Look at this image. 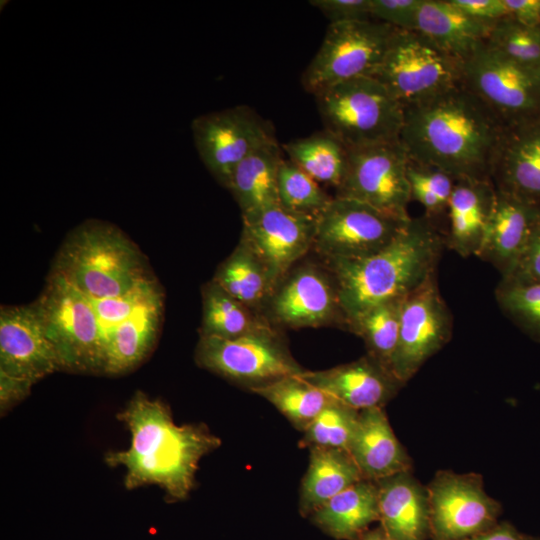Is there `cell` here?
Listing matches in <instances>:
<instances>
[{
	"mask_svg": "<svg viewBox=\"0 0 540 540\" xmlns=\"http://www.w3.org/2000/svg\"><path fill=\"white\" fill-rule=\"evenodd\" d=\"M509 128L465 83L404 107L399 141L409 159L460 178L491 179Z\"/></svg>",
	"mask_w": 540,
	"mask_h": 540,
	"instance_id": "cell-1",
	"label": "cell"
},
{
	"mask_svg": "<svg viewBox=\"0 0 540 540\" xmlns=\"http://www.w3.org/2000/svg\"><path fill=\"white\" fill-rule=\"evenodd\" d=\"M131 434L126 450L109 452V466H124V485L132 490L157 485L170 501L188 497L202 457L221 445L219 437L203 424L177 425L170 408L141 391L117 414Z\"/></svg>",
	"mask_w": 540,
	"mask_h": 540,
	"instance_id": "cell-2",
	"label": "cell"
},
{
	"mask_svg": "<svg viewBox=\"0 0 540 540\" xmlns=\"http://www.w3.org/2000/svg\"><path fill=\"white\" fill-rule=\"evenodd\" d=\"M444 247V233L424 215L411 217L399 236L372 256L321 260L334 278L346 329L368 309L406 297L435 274Z\"/></svg>",
	"mask_w": 540,
	"mask_h": 540,
	"instance_id": "cell-3",
	"label": "cell"
},
{
	"mask_svg": "<svg viewBox=\"0 0 540 540\" xmlns=\"http://www.w3.org/2000/svg\"><path fill=\"white\" fill-rule=\"evenodd\" d=\"M51 271L93 300L121 295L155 277L146 257L122 230L94 219L69 232Z\"/></svg>",
	"mask_w": 540,
	"mask_h": 540,
	"instance_id": "cell-4",
	"label": "cell"
},
{
	"mask_svg": "<svg viewBox=\"0 0 540 540\" xmlns=\"http://www.w3.org/2000/svg\"><path fill=\"white\" fill-rule=\"evenodd\" d=\"M315 99L324 130L348 149L399 141L404 107L376 78L337 83Z\"/></svg>",
	"mask_w": 540,
	"mask_h": 540,
	"instance_id": "cell-5",
	"label": "cell"
},
{
	"mask_svg": "<svg viewBox=\"0 0 540 540\" xmlns=\"http://www.w3.org/2000/svg\"><path fill=\"white\" fill-rule=\"evenodd\" d=\"M31 305L63 371L103 372L105 335L91 298L50 271L43 291Z\"/></svg>",
	"mask_w": 540,
	"mask_h": 540,
	"instance_id": "cell-6",
	"label": "cell"
},
{
	"mask_svg": "<svg viewBox=\"0 0 540 540\" xmlns=\"http://www.w3.org/2000/svg\"><path fill=\"white\" fill-rule=\"evenodd\" d=\"M283 330L268 325L233 338L199 336L198 366L252 391L306 370L290 353Z\"/></svg>",
	"mask_w": 540,
	"mask_h": 540,
	"instance_id": "cell-7",
	"label": "cell"
},
{
	"mask_svg": "<svg viewBox=\"0 0 540 540\" xmlns=\"http://www.w3.org/2000/svg\"><path fill=\"white\" fill-rule=\"evenodd\" d=\"M374 78L407 107L462 84V60L417 31L396 29Z\"/></svg>",
	"mask_w": 540,
	"mask_h": 540,
	"instance_id": "cell-8",
	"label": "cell"
},
{
	"mask_svg": "<svg viewBox=\"0 0 540 540\" xmlns=\"http://www.w3.org/2000/svg\"><path fill=\"white\" fill-rule=\"evenodd\" d=\"M462 66L465 85L507 128L540 123V69L518 64L486 42Z\"/></svg>",
	"mask_w": 540,
	"mask_h": 540,
	"instance_id": "cell-9",
	"label": "cell"
},
{
	"mask_svg": "<svg viewBox=\"0 0 540 540\" xmlns=\"http://www.w3.org/2000/svg\"><path fill=\"white\" fill-rule=\"evenodd\" d=\"M396 29L374 19L329 24L301 76L303 88L315 96L343 81L374 77Z\"/></svg>",
	"mask_w": 540,
	"mask_h": 540,
	"instance_id": "cell-10",
	"label": "cell"
},
{
	"mask_svg": "<svg viewBox=\"0 0 540 540\" xmlns=\"http://www.w3.org/2000/svg\"><path fill=\"white\" fill-rule=\"evenodd\" d=\"M410 218L401 219L361 201L334 196L317 217L311 252L320 260L372 256L388 247Z\"/></svg>",
	"mask_w": 540,
	"mask_h": 540,
	"instance_id": "cell-11",
	"label": "cell"
},
{
	"mask_svg": "<svg viewBox=\"0 0 540 540\" xmlns=\"http://www.w3.org/2000/svg\"><path fill=\"white\" fill-rule=\"evenodd\" d=\"M278 329L340 326L346 329L336 284L321 260L306 257L274 288L263 311Z\"/></svg>",
	"mask_w": 540,
	"mask_h": 540,
	"instance_id": "cell-12",
	"label": "cell"
},
{
	"mask_svg": "<svg viewBox=\"0 0 540 540\" xmlns=\"http://www.w3.org/2000/svg\"><path fill=\"white\" fill-rule=\"evenodd\" d=\"M426 488L432 540H465L498 523L501 505L484 490L481 474L438 470Z\"/></svg>",
	"mask_w": 540,
	"mask_h": 540,
	"instance_id": "cell-13",
	"label": "cell"
},
{
	"mask_svg": "<svg viewBox=\"0 0 540 540\" xmlns=\"http://www.w3.org/2000/svg\"><path fill=\"white\" fill-rule=\"evenodd\" d=\"M408 162L409 156L400 141L348 149L345 176L335 196L355 199L408 219Z\"/></svg>",
	"mask_w": 540,
	"mask_h": 540,
	"instance_id": "cell-14",
	"label": "cell"
},
{
	"mask_svg": "<svg viewBox=\"0 0 540 540\" xmlns=\"http://www.w3.org/2000/svg\"><path fill=\"white\" fill-rule=\"evenodd\" d=\"M191 131L202 163L226 189L239 163L275 138L270 122L245 105L200 115L192 121Z\"/></svg>",
	"mask_w": 540,
	"mask_h": 540,
	"instance_id": "cell-15",
	"label": "cell"
},
{
	"mask_svg": "<svg viewBox=\"0 0 540 540\" xmlns=\"http://www.w3.org/2000/svg\"><path fill=\"white\" fill-rule=\"evenodd\" d=\"M452 314L442 297L436 273L403 300L399 339L391 369L406 384L451 339Z\"/></svg>",
	"mask_w": 540,
	"mask_h": 540,
	"instance_id": "cell-16",
	"label": "cell"
},
{
	"mask_svg": "<svg viewBox=\"0 0 540 540\" xmlns=\"http://www.w3.org/2000/svg\"><path fill=\"white\" fill-rule=\"evenodd\" d=\"M240 240L265 266L273 287L312 251L317 217L275 206L242 218Z\"/></svg>",
	"mask_w": 540,
	"mask_h": 540,
	"instance_id": "cell-17",
	"label": "cell"
},
{
	"mask_svg": "<svg viewBox=\"0 0 540 540\" xmlns=\"http://www.w3.org/2000/svg\"><path fill=\"white\" fill-rule=\"evenodd\" d=\"M63 371L31 304L0 310V372L34 383Z\"/></svg>",
	"mask_w": 540,
	"mask_h": 540,
	"instance_id": "cell-18",
	"label": "cell"
},
{
	"mask_svg": "<svg viewBox=\"0 0 540 540\" xmlns=\"http://www.w3.org/2000/svg\"><path fill=\"white\" fill-rule=\"evenodd\" d=\"M300 376L358 411L384 408L405 385L389 368L368 354L330 369L306 370Z\"/></svg>",
	"mask_w": 540,
	"mask_h": 540,
	"instance_id": "cell-19",
	"label": "cell"
},
{
	"mask_svg": "<svg viewBox=\"0 0 540 540\" xmlns=\"http://www.w3.org/2000/svg\"><path fill=\"white\" fill-rule=\"evenodd\" d=\"M497 192L491 179H456L447 209L445 246L461 257L476 256L492 217Z\"/></svg>",
	"mask_w": 540,
	"mask_h": 540,
	"instance_id": "cell-20",
	"label": "cell"
},
{
	"mask_svg": "<svg viewBox=\"0 0 540 540\" xmlns=\"http://www.w3.org/2000/svg\"><path fill=\"white\" fill-rule=\"evenodd\" d=\"M497 197L478 258L508 276L523 254L540 219V206L496 190Z\"/></svg>",
	"mask_w": 540,
	"mask_h": 540,
	"instance_id": "cell-21",
	"label": "cell"
},
{
	"mask_svg": "<svg viewBox=\"0 0 540 540\" xmlns=\"http://www.w3.org/2000/svg\"><path fill=\"white\" fill-rule=\"evenodd\" d=\"M490 178L496 190L540 206V123L508 129Z\"/></svg>",
	"mask_w": 540,
	"mask_h": 540,
	"instance_id": "cell-22",
	"label": "cell"
},
{
	"mask_svg": "<svg viewBox=\"0 0 540 540\" xmlns=\"http://www.w3.org/2000/svg\"><path fill=\"white\" fill-rule=\"evenodd\" d=\"M348 452L366 480L377 481L412 471V459L395 436L384 408L359 412Z\"/></svg>",
	"mask_w": 540,
	"mask_h": 540,
	"instance_id": "cell-23",
	"label": "cell"
},
{
	"mask_svg": "<svg viewBox=\"0 0 540 540\" xmlns=\"http://www.w3.org/2000/svg\"><path fill=\"white\" fill-rule=\"evenodd\" d=\"M378 487L379 522L394 540H427L429 500L412 471L375 481Z\"/></svg>",
	"mask_w": 540,
	"mask_h": 540,
	"instance_id": "cell-24",
	"label": "cell"
},
{
	"mask_svg": "<svg viewBox=\"0 0 540 540\" xmlns=\"http://www.w3.org/2000/svg\"><path fill=\"white\" fill-rule=\"evenodd\" d=\"M495 22L468 15L451 0H423L414 31L445 52L464 60L486 42Z\"/></svg>",
	"mask_w": 540,
	"mask_h": 540,
	"instance_id": "cell-25",
	"label": "cell"
},
{
	"mask_svg": "<svg viewBox=\"0 0 540 540\" xmlns=\"http://www.w3.org/2000/svg\"><path fill=\"white\" fill-rule=\"evenodd\" d=\"M163 311L164 297H161L105 332L102 373L121 375L147 358L156 343Z\"/></svg>",
	"mask_w": 540,
	"mask_h": 540,
	"instance_id": "cell-26",
	"label": "cell"
},
{
	"mask_svg": "<svg viewBox=\"0 0 540 540\" xmlns=\"http://www.w3.org/2000/svg\"><path fill=\"white\" fill-rule=\"evenodd\" d=\"M283 159L275 137L250 153L236 167L227 189L238 204L242 218L280 205L278 176Z\"/></svg>",
	"mask_w": 540,
	"mask_h": 540,
	"instance_id": "cell-27",
	"label": "cell"
},
{
	"mask_svg": "<svg viewBox=\"0 0 540 540\" xmlns=\"http://www.w3.org/2000/svg\"><path fill=\"white\" fill-rule=\"evenodd\" d=\"M324 533L337 540H358L379 521L378 487L363 479L329 499L310 516Z\"/></svg>",
	"mask_w": 540,
	"mask_h": 540,
	"instance_id": "cell-28",
	"label": "cell"
},
{
	"mask_svg": "<svg viewBox=\"0 0 540 540\" xmlns=\"http://www.w3.org/2000/svg\"><path fill=\"white\" fill-rule=\"evenodd\" d=\"M309 451V466L301 483L299 499V512L304 517L364 479L347 450L311 448Z\"/></svg>",
	"mask_w": 540,
	"mask_h": 540,
	"instance_id": "cell-29",
	"label": "cell"
},
{
	"mask_svg": "<svg viewBox=\"0 0 540 540\" xmlns=\"http://www.w3.org/2000/svg\"><path fill=\"white\" fill-rule=\"evenodd\" d=\"M226 292L254 312L263 315L274 287L269 274L251 248L243 241L217 267L211 278Z\"/></svg>",
	"mask_w": 540,
	"mask_h": 540,
	"instance_id": "cell-30",
	"label": "cell"
},
{
	"mask_svg": "<svg viewBox=\"0 0 540 540\" xmlns=\"http://www.w3.org/2000/svg\"><path fill=\"white\" fill-rule=\"evenodd\" d=\"M202 319L199 336L237 338L270 323L235 299L212 279L201 287Z\"/></svg>",
	"mask_w": 540,
	"mask_h": 540,
	"instance_id": "cell-31",
	"label": "cell"
},
{
	"mask_svg": "<svg viewBox=\"0 0 540 540\" xmlns=\"http://www.w3.org/2000/svg\"><path fill=\"white\" fill-rule=\"evenodd\" d=\"M288 159L319 184L337 189L345 176L348 148L323 130L283 145Z\"/></svg>",
	"mask_w": 540,
	"mask_h": 540,
	"instance_id": "cell-32",
	"label": "cell"
},
{
	"mask_svg": "<svg viewBox=\"0 0 540 540\" xmlns=\"http://www.w3.org/2000/svg\"><path fill=\"white\" fill-rule=\"evenodd\" d=\"M252 392L272 403L299 431L336 399L299 375L283 377Z\"/></svg>",
	"mask_w": 540,
	"mask_h": 540,
	"instance_id": "cell-33",
	"label": "cell"
},
{
	"mask_svg": "<svg viewBox=\"0 0 540 540\" xmlns=\"http://www.w3.org/2000/svg\"><path fill=\"white\" fill-rule=\"evenodd\" d=\"M404 298L392 299L375 305L359 315L347 326L348 331L362 338L367 349L366 354L391 371L392 360L399 339Z\"/></svg>",
	"mask_w": 540,
	"mask_h": 540,
	"instance_id": "cell-34",
	"label": "cell"
},
{
	"mask_svg": "<svg viewBox=\"0 0 540 540\" xmlns=\"http://www.w3.org/2000/svg\"><path fill=\"white\" fill-rule=\"evenodd\" d=\"M358 410L335 400L303 431L301 448H333L348 451L355 433Z\"/></svg>",
	"mask_w": 540,
	"mask_h": 540,
	"instance_id": "cell-35",
	"label": "cell"
},
{
	"mask_svg": "<svg viewBox=\"0 0 540 540\" xmlns=\"http://www.w3.org/2000/svg\"><path fill=\"white\" fill-rule=\"evenodd\" d=\"M278 197L281 207L315 217L319 216L333 198L289 159H283L280 165Z\"/></svg>",
	"mask_w": 540,
	"mask_h": 540,
	"instance_id": "cell-36",
	"label": "cell"
},
{
	"mask_svg": "<svg viewBox=\"0 0 540 540\" xmlns=\"http://www.w3.org/2000/svg\"><path fill=\"white\" fill-rule=\"evenodd\" d=\"M501 311L527 336L540 343V283L501 279L495 288Z\"/></svg>",
	"mask_w": 540,
	"mask_h": 540,
	"instance_id": "cell-37",
	"label": "cell"
},
{
	"mask_svg": "<svg viewBox=\"0 0 540 540\" xmlns=\"http://www.w3.org/2000/svg\"><path fill=\"white\" fill-rule=\"evenodd\" d=\"M486 43L518 64L540 69V26L505 17L494 23Z\"/></svg>",
	"mask_w": 540,
	"mask_h": 540,
	"instance_id": "cell-38",
	"label": "cell"
},
{
	"mask_svg": "<svg viewBox=\"0 0 540 540\" xmlns=\"http://www.w3.org/2000/svg\"><path fill=\"white\" fill-rule=\"evenodd\" d=\"M407 178L411 201L414 200L424 207L426 217L435 222L442 215H447L455 183L452 176L434 166L409 159Z\"/></svg>",
	"mask_w": 540,
	"mask_h": 540,
	"instance_id": "cell-39",
	"label": "cell"
},
{
	"mask_svg": "<svg viewBox=\"0 0 540 540\" xmlns=\"http://www.w3.org/2000/svg\"><path fill=\"white\" fill-rule=\"evenodd\" d=\"M161 297H164V292L156 277H152L121 295L99 300L92 299V302L105 335V332L111 327L129 318L141 307Z\"/></svg>",
	"mask_w": 540,
	"mask_h": 540,
	"instance_id": "cell-40",
	"label": "cell"
},
{
	"mask_svg": "<svg viewBox=\"0 0 540 540\" xmlns=\"http://www.w3.org/2000/svg\"><path fill=\"white\" fill-rule=\"evenodd\" d=\"M423 0H371L374 20L401 30L414 31L418 10Z\"/></svg>",
	"mask_w": 540,
	"mask_h": 540,
	"instance_id": "cell-41",
	"label": "cell"
},
{
	"mask_svg": "<svg viewBox=\"0 0 540 540\" xmlns=\"http://www.w3.org/2000/svg\"><path fill=\"white\" fill-rule=\"evenodd\" d=\"M309 4L329 20V24L373 19L371 0H311Z\"/></svg>",
	"mask_w": 540,
	"mask_h": 540,
	"instance_id": "cell-42",
	"label": "cell"
},
{
	"mask_svg": "<svg viewBox=\"0 0 540 540\" xmlns=\"http://www.w3.org/2000/svg\"><path fill=\"white\" fill-rule=\"evenodd\" d=\"M501 279L517 283H540V219L515 268Z\"/></svg>",
	"mask_w": 540,
	"mask_h": 540,
	"instance_id": "cell-43",
	"label": "cell"
},
{
	"mask_svg": "<svg viewBox=\"0 0 540 540\" xmlns=\"http://www.w3.org/2000/svg\"><path fill=\"white\" fill-rule=\"evenodd\" d=\"M466 14L489 22L509 17L505 0H451Z\"/></svg>",
	"mask_w": 540,
	"mask_h": 540,
	"instance_id": "cell-44",
	"label": "cell"
},
{
	"mask_svg": "<svg viewBox=\"0 0 540 540\" xmlns=\"http://www.w3.org/2000/svg\"><path fill=\"white\" fill-rule=\"evenodd\" d=\"M35 383L0 372V409L5 413L18 402L25 399Z\"/></svg>",
	"mask_w": 540,
	"mask_h": 540,
	"instance_id": "cell-45",
	"label": "cell"
},
{
	"mask_svg": "<svg viewBox=\"0 0 540 540\" xmlns=\"http://www.w3.org/2000/svg\"><path fill=\"white\" fill-rule=\"evenodd\" d=\"M509 17L528 25L540 26V0H505Z\"/></svg>",
	"mask_w": 540,
	"mask_h": 540,
	"instance_id": "cell-46",
	"label": "cell"
},
{
	"mask_svg": "<svg viewBox=\"0 0 540 540\" xmlns=\"http://www.w3.org/2000/svg\"><path fill=\"white\" fill-rule=\"evenodd\" d=\"M465 540H529V538L520 534L511 524L501 522Z\"/></svg>",
	"mask_w": 540,
	"mask_h": 540,
	"instance_id": "cell-47",
	"label": "cell"
},
{
	"mask_svg": "<svg viewBox=\"0 0 540 540\" xmlns=\"http://www.w3.org/2000/svg\"><path fill=\"white\" fill-rule=\"evenodd\" d=\"M358 540H394V539H392L387 534V532L383 529V527L379 525L376 528L369 529Z\"/></svg>",
	"mask_w": 540,
	"mask_h": 540,
	"instance_id": "cell-48",
	"label": "cell"
},
{
	"mask_svg": "<svg viewBox=\"0 0 540 540\" xmlns=\"http://www.w3.org/2000/svg\"><path fill=\"white\" fill-rule=\"evenodd\" d=\"M529 540H535V539H530V538H529Z\"/></svg>",
	"mask_w": 540,
	"mask_h": 540,
	"instance_id": "cell-49",
	"label": "cell"
}]
</instances>
